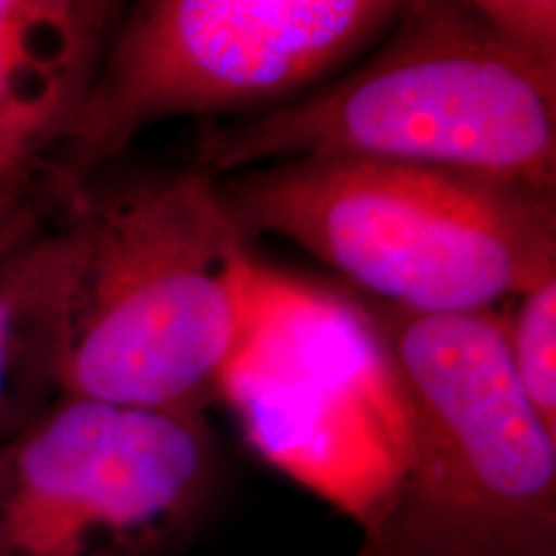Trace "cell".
I'll use <instances>...</instances> for the list:
<instances>
[{
  "label": "cell",
  "instance_id": "cell-1",
  "mask_svg": "<svg viewBox=\"0 0 556 556\" xmlns=\"http://www.w3.org/2000/svg\"><path fill=\"white\" fill-rule=\"evenodd\" d=\"M62 206L60 394L201 413L263 270L219 178L193 165L99 189L86 180Z\"/></svg>",
  "mask_w": 556,
  "mask_h": 556
},
{
  "label": "cell",
  "instance_id": "cell-2",
  "mask_svg": "<svg viewBox=\"0 0 556 556\" xmlns=\"http://www.w3.org/2000/svg\"><path fill=\"white\" fill-rule=\"evenodd\" d=\"M299 157L433 165L556 186V58L464 0H405L364 60L214 127L197 165L225 178Z\"/></svg>",
  "mask_w": 556,
  "mask_h": 556
},
{
  "label": "cell",
  "instance_id": "cell-3",
  "mask_svg": "<svg viewBox=\"0 0 556 556\" xmlns=\"http://www.w3.org/2000/svg\"><path fill=\"white\" fill-rule=\"evenodd\" d=\"M364 307L402 443L358 556H556V433L513 371L500 309Z\"/></svg>",
  "mask_w": 556,
  "mask_h": 556
},
{
  "label": "cell",
  "instance_id": "cell-4",
  "mask_svg": "<svg viewBox=\"0 0 556 556\" xmlns=\"http://www.w3.org/2000/svg\"><path fill=\"white\" fill-rule=\"evenodd\" d=\"M253 235L409 312L497 309L556 276L554 191L433 165L299 157L219 180Z\"/></svg>",
  "mask_w": 556,
  "mask_h": 556
},
{
  "label": "cell",
  "instance_id": "cell-5",
  "mask_svg": "<svg viewBox=\"0 0 556 556\" xmlns=\"http://www.w3.org/2000/svg\"><path fill=\"white\" fill-rule=\"evenodd\" d=\"M405 0H129L50 168L62 191L157 124L255 114L368 52Z\"/></svg>",
  "mask_w": 556,
  "mask_h": 556
},
{
  "label": "cell",
  "instance_id": "cell-6",
  "mask_svg": "<svg viewBox=\"0 0 556 556\" xmlns=\"http://www.w3.org/2000/svg\"><path fill=\"white\" fill-rule=\"evenodd\" d=\"M214 475L201 413L60 394L0 443V556H173Z\"/></svg>",
  "mask_w": 556,
  "mask_h": 556
},
{
  "label": "cell",
  "instance_id": "cell-7",
  "mask_svg": "<svg viewBox=\"0 0 556 556\" xmlns=\"http://www.w3.org/2000/svg\"><path fill=\"white\" fill-rule=\"evenodd\" d=\"M219 394L281 462L387 482L394 475L400 402L361 296L263 266Z\"/></svg>",
  "mask_w": 556,
  "mask_h": 556
},
{
  "label": "cell",
  "instance_id": "cell-8",
  "mask_svg": "<svg viewBox=\"0 0 556 556\" xmlns=\"http://www.w3.org/2000/svg\"><path fill=\"white\" fill-rule=\"evenodd\" d=\"M124 0H0V163L50 165Z\"/></svg>",
  "mask_w": 556,
  "mask_h": 556
},
{
  "label": "cell",
  "instance_id": "cell-9",
  "mask_svg": "<svg viewBox=\"0 0 556 556\" xmlns=\"http://www.w3.org/2000/svg\"><path fill=\"white\" fill-rule=\"evenodd\" d=\"M62 232L54 222L0 263V443L60 397L58 291Z\"/></svg>",
  "mask_w": 556,
  "mask_h": 556
},
{
  "label": "cell",
  "instance_id": "cell-10",
  "mask_svg": "<svg viewBox=\"0 0 556 556\" xmlns=\"http://www.w3.org/2000/svg\"><path fill=\"white\" fill-rule=\"evenodd\" d=\"M500 309L513 371L528 402L556 433V276L520 291Z\"/></svg>",
  "mask_w": 556,
  "mask_h": 556
},
{
  "label": "cell",
  "instance_id": "cell-11",
  "mask_svg": "<svg viewBox=\"0 0 556 556\" xmlns=\"http://www.w3.org/2000/svg\"><path fill=\"white\" fill-rule=\"evenodd\" d=\"M45 199H65L50 165L0 163V263L39 232Z\"/></svg>",
  "mask_w": 556,
  "mask_h": 556
},
{
  "label": "cell",
  "instance_id": "cell-12",
  "mask_svg": "<svg viewBox=\"0 0 556 556\" xmlns=\"http://www.w3.org/2000/svg\"><path fill=\"white\" fill-rule=\"evenodd\" d=\"M479 16L533 47L556 58V0H464Z\"/></svg>",
  "mask_w": 556,
  "mask_h": 556
}]
</instances>
